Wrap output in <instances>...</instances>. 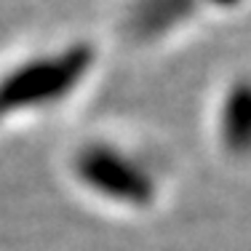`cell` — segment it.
<instances>
[{"instance_id": "cell-1", "label": "cell", "mask_w": 251, "mask_h": 251, "mask_svg": "<svg viewBox=\"0 0 251 251\" xmlns=\"http://www.w3.org/2000/svg\"><path fill=\"white\" fill-rule=\"evenodd\" d=\"M86 64H88V51H73L64 53V56L49 59V62H38L32 67L22 70V73L11 75L0 86V110L56 97L67 86H73Z\"/></svg>"}, {"instance_id": "cell-2", "label": "cell", "mask_w": 251, "mask_h": 251, "mask_svg": "<svg viewBox=\"0 0 251 251\" xmlns=\"http://www.w3.org/2000/svg\"><path fill=\"white\" fill-rule=\"evenodd\" d=\"M83 176L99 190L121 195L123 201H145L152 193L147 179L131 163L115 158V152H91L83 160Z\"/></svg>"}]
</instances>
